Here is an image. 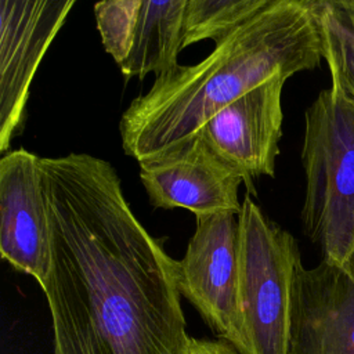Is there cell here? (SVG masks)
<instances>
[{
    "mask_svg": "<svg viewBox=\"0 0 354 354\" xmlns=\"http://www.w3.org/2000/svg\"><path fill=\"white\" fill-rule=\"evenodd\" d=\"M239 217V308L250 354H288L292 295L301 263L295 238L272 223L254 201Z\"/></svg>",
    "mask_w": 354,
    "mask_h": 354,
    "instance_id": "obj_4",
    "label": "cell"
},
{
    "mask_svg": "<svg viewBox=\"0 0 354 354\" xmlns=\"http://www.w3.org/2000/svg\"><path fill=\"white\" fill-rule=\"evenodd\" d=\"M311 15L330 7H343L354 10V0H297Z\"/></svg>",
    "mask_w": 354,
    "mask_h": 354,
    "instance_id": "obj_15",
    "label": "cell"
},
{
    "mask_svg": "<svg viewBox=\"0 0 354 354\" xmlns=\"http://www.w3.org/2000/svg\"><path fill=\"white\" fill-rule=\"evenodd\" d=\"M140 165V180L152 206L183 207L195 216L239 214L243 177L224 162L199 134L180 147Z\"/></svg>",
    "mask_w": 354,
    "mask_h": 354,
    "instance_id": "obj_8",
    "label": "cell"
},
{
    "mask_svg": "<svg viewBox=\"0 0 354 354\" xmlns=\"http://www.w3.org/2000/svg\"><path fill=\"white\" fill-rule=\"evenodd\" d=\"M326 59L332 90L354 106V10L330 7L313 14Z\"/></svg>",
    "mask_w": 354,
    "mask_h": 354,
    "instance_id": "obj_12",
    "label": "cell"
},
{
    "mask_svg": "<svg viewBox=\"0 0 354 354\" xmlns=\"http://www.w3.org/2000/svg\"><path fill=\"white\" fill-rule=\"evenodd\" d=\"M304 231L325 260L344 264L354 248V106L332 88L304 116Z\"/></svg>",
    "mask_w": 354,
    "mask_h": 354,
    "instance_id": "obj_3",
    "label": "cell"
},
{
    "mask_svg": "<svg viewBox=\"0 0 354 354\" xmlns=\"http://www.w3.org/2000/svg\"><path fill=\"white\" fill-rule=\"evenodd\" d=\"M77 0H0V152L22 131L36 72Z\"/></svg>",
    "mask_w": 354,
    "mask_h": 354,
    "instance_id": "obj_6",
    "label": "cell"
},
{
    "mask_svg": "<svg viewBox=\"0 0 354 354\" xmlns=\"http://www.w3.org/2000/svg\"><path fill=\"white\" fill-rule=\"evenodd\" d=\"M194 65L169 68L124 109L122 148L138 163L191 140L217 111L274 77L318 66L322 51L314 17L289 0L245 21L214 41Z\"/></svg>",
    "mask_w": 354,
    "mask_h": 354,
    "instance_id": "obj_2",
    "label": "cell"
},
{
    "mask_svg": "<svg viewBox=\"0 0 354 354\" xmlns=\"http://www.w3.org/2000/svg\"><path fill=\"white\" fill-rule=\"evenodd\" d=\"M177 261L181 296L210 329L239 354H250L239 308V217L232 212L202 214Z\"/></svg>",
    "mask_w": 354,
    "mask_h": 354,
    "instance_id": "obj_5",
    "label": "cell"
},
{
    "mask_svg": "<svg viewBox=\"0 0 354 354\" xmlns=\"http://www.w3.org/2000/svg\"><path fill=\"white\" fill-rule=\"evenodd\" d=\"M343 267H344V270L348 272V275L354 279V248H353V250H351L348 259H347L346 263L343 264Z\"/></svg>",
    "mask_w": 354,
    "mask_h": 354,
    "instance_id": "obj_16",
    "label": "cell"
},
{
    "mask_svg": "<svg viewBox=\"0 0 354 354\" xmlns=\"http://www.w3.org/2000/svg\"><path fill=\"white\" fill-rule=\"evenodd\" d=\"M40 170L54 354H184L177 261L133 213L115 167L71 152L40 158Z\"/></svg>",
    "mask_w": 354,
    "mask_h": 354,
    "instance_id": "obj_1",
    "label": "cell"
},
{
    "mask_svg": "<svg viewBox=\"0 0 354 354\" xmlns=\"http://www.w3.org/2000/svg\"><path fill=\"white\" fill-rule=\"evenodd\" d=\"M289 0H189L183 48L217 41L245 21Z\"/></svg>",
    "mask_w": 354,
    "mask_h": 354,
    "instance_id": "obj_13",
    "label": "cell"
},
{
    "mask_svg": "<svg viewBox=\"0 0 354 354\" xmlns=\"http://www.w3.org/2000/svg\"><path fill=\"white\" fill-rule=\"evenodd\" d=\"M0 253L40 286L51 266V230L40 156L25 148L0 159Z\"/></svg>",
    "mask_w": 354,
    "mask_h": 354,
    "instance_id": "obj_9",
    "label": "cell"
},
{
    "mask_svg": "<svg viewBox=\"0 0 354 354\" xmlns=\"http://www.w3.org/2000/svg\"><path fill=\"white\" fill-rule=\"evenodd\" d=\"M288 354H354V279L342 264L297 266Z\"/></svg>",
    "mask_w": 354,
    "mask_h": 354,
    "instance_id": "obj_11",
    "label": "cell"
},
{
    "mask_svg": "<svg viewBox=\"0 0 354 354\" xmlns=\"http://www.w3.org/2000/svg\"><path fill=\"white\" fill-rule=\"evenodd\" d=\"M184 354H239L230 343L205 340V339H192Z\"/></svg>",
    "mask_w": 354,
    "mask_h": 354,
    "instance_id": "obj_14",
    "label": "cell"
},
{
    "mask_svg": "<svg viewBox=\"0 0 354 354\" xmlns=\"http://www.w3.org/2000/svg\"><path fill=\"white\" fill-rule=\"evenodd\" d=\"M286 80L274 76L253 87L217 111L196 133L249 187L256 177L275 174Z\"/></svg>",
    "mask_w": 354,
    "mask_h": 354,
    "instance_id": "obj_10",
    "label": "cell"
},
{
    "mask_svg": "<svg viewBox=\"0 0 354 354\" xmlns=\"http://www.w3.org/2000/svg\"><path fill=\"white\" fill-rule=\"evenodd\" d=\"M189 0H97L104 50L126 79L159 75L178 64Z\"/></svg>",
    "mask_w": 354,
    "mask_h": 354,
    "instance_id": "obj_7",
    "label": "cell"
}]
</instances>
